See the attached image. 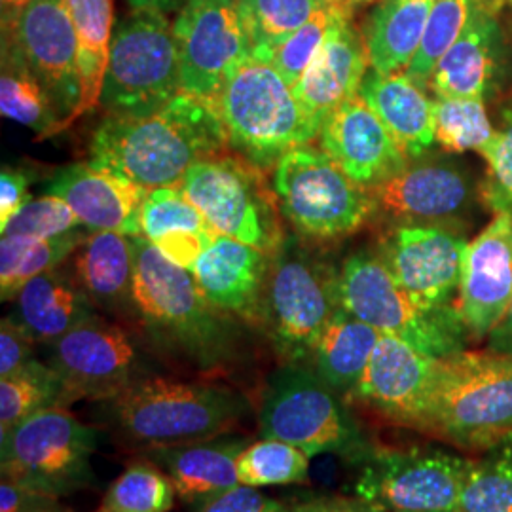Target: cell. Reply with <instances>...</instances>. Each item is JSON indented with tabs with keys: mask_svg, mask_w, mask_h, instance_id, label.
I'll return each instance as SVG.
<instances>
[{
	"mask_svg": "<svg viewBox=\"0 0 512 512\" xmlns=\"http://www.w3.org/2000/svg\"><path fill=\"white\" fill-rule=\"evenodd\" d=\"M317 141L323 152L365 188L385 183L410 162L359 93L330 114Z\"/></svg>",
	"mask_w": 512,
	"mask_h": 512,
	"instance_id": "23",
	"label": "cell"
},
{
	"mask_svg": "<svg viewBox=\"0 0 512 512\" xmlns=\"http://www.w3.org/2000/svg\"><path fill=\"white\" fill-rule=\"evenodd\" d=\"M50 346V363L61 378L69 403L109 401L139 376V355L126 330L93 313Z\"/></svg>",
	"mask_w": 512,
	"mask_h": 512,
	"instance_id": "17",
	"label": "cell"
},
{
	"mask_svg": "<svg viewBox=\"0 0 512 512\" xmlns=\"http://www.w3.org/2000/svg\"><path fill=\"white\" fill-rule=\"evenodd\" d=\"M230 145L217 101L181 92L145 116H107L88 164L145 190L181 184L190 167Z\"/></svg>",
	"mask_w": 512,
	"mask_h": 512,
	"instance_id": "1",
	"label": "cell"
},
{
	"mask_svg": "<svg viewBox=\"0 0 512 512\" xmlns=\"http://www.w3.org/2000/svg\"><path fill=\"white\" fill-rule=\"evenodd\" d=\"M2 478L65 497L93 484L97 431L65 406L40 410L0 437Z\"/></svg>",
	"mask_w": 512,
	"mask_h": 512,
	"instance_id": "10",
	"label": "cell"
},
{
	"mask_svg": "<svg viewBox=\"0 0 512 512\" xmlns=\"http://www.w3.org/2000/svg\"><path fill=\"white\" fill-rule=\"evenodd\" d=\"M88 236L71 232L57 238L0 239V296L14 300L27 281L57 268L65 258L76 253Z\"/></svg>",
	"mask_w": 512,
	"mask_h": 512,
	"instance_id": "35",
	"label": "cell"
},
{
	"mask_svg": "<svg viewBox=\"0 0 512 512\" xmlns=\"http://www.w3.org/2000/svg\"><path fill=\"white\" fill-rule=\"evenodd\" d=\"M351 19L353 12H346L334 21L319 52L293 88L311 139H317L334 110L359 93L370 69L365 38Z\"/></svg>",
	"mask_w": 512,
	"mask_h": 512,
	"instance_id": "22",
	"label": "cell"
},
{
	"mask_svg": "<svg viewBox=\"0 0 512 512\" xmlns=\"http://www.w3.org/2000/svg\"><path fill=\"white\" fill-rule=\"evenodd\" d=\"M340 308L338 275L296 253L275 256L266 281L262 323L275 348L302 365Z\"/></svg>",
	"mask_w": 512,
	"mask_h": 512,
	"instance_id": "12",
	"label": "cell"
},
{
	"mask_svg": "<svg viewBox=\"0 0 512 512\" xmlns=\"http://www.w3.org/2000/svg\"><path fill=\"white\" fill-rule=\"evenodd\" d=\"M327 0H238L243 27L262 59L298 31Z\"/></svg>",
	"mask_w": 512,
	"mask_h": 512,
	"instance_id": "37",
	"label": "cell"
},
{
	"mask_svg": "<svg viewBox=\"0 0 512 512\" xmlns=\"http://www.w3.org/2000/svg\"><path fill=\"white\" fill-rule=\"evenodd\" d=\"M512 302V215H494L467 243L458 306L471 344L486 342Z\"/></svg>",
	"mask_w": 512,
	"mask_h": 512,
	"instance_id": "21",
	"label": "cell"
},
{
	"mask_svg": "<svg viewBox=\"0 0 512 512\" xmlns=\"http://www.w3.org/2000/svg\"><path fill=\"white\" fill-rule=\"evenodd\" d=\"M217 107L230 147L258 169L313 141L293 86L268 61L249 57L236 67L220 90Z\"/></svg>",
	"mask_w": 512,
	"mask_h": 512,
	"instance_id": "6",
	"label": "cell"
},
{
	"mask_svg": "<svg viewBox=\"0 0 512 512\" xmlns=\"http://www.w3.org/2000/svg\"><path fill=\"white\" fill-rule=\"evenodd\" d=\"M300 512H380L359 497H311Z\"/></svg>",
	"mask_w": 512,
	"mask_h": 512,
	"instance_id": "49",
	"label": "cell"
},
{
	"mask_svg": "<svg viewBox=\"0 0 512 512\" xmlns=\"http://www.w3.org/2000/svg\"><path fill=\"white\" fill-rule=\"evenodd\" d=\"M302 503L304 501H281L258 492V488L239 484L226 494L215 497L196 512H300Z\"/></svg>",
	"mask_w": 512,
	"mask_h": 512,
	"instance_id": "45",
	"label": "cell"
},
{
	"mask_svg": "<svg viewBox=\"0 0 512 512\" xmlns=\"http://www.w3.org/2000/svg\"><path fill=\"white\" fill-rule=\"evenodd\" d=\"M342 399L313 368L281 366L262 395L260 435L294 444L310 458L330 454L359 463L372 448Z\"/></svg>",
	"mask_w": 512,
	"mask_h": 512,
	"instance_id": "5",
	"label": "cell"
},
{
	"mask_svg": "<svg viewBox=\"0 0 512 512\" xmlns=\"http://www.w3.org/2000/svg\"><path fill=\"white\" fill-rule=\"evenodd\" d=\"M141 236L171 262L192 272L196 260L219 236L179 184L150 190L139 213Z\"/></svg>",
	"mask_w": 512,
	"mask_h": 512,
	"instance_id": "28",
	"label": "cell"
},
{
	"mask_svg": "<svg viewBox=\"0 0 512 512\" xmlns=\"http://www.w3.org/2000/svg\"><path fill=\"white\" fill-rule=\"evenodd\" d=\"M16 302L19 321L40 344H52L95 313L76 277L59 268L27 281Z\"/></svg>",
	"mask_w": 512,
	"mask_h": 512,
	"instance_id": "30",
	"label": "cell"
},
{
	"mask_svg": "<svg viewBox=\"0 0 512 512\" xmlns=\"http://www.w3.org/2000/svg\"><path fill=\"white\" fill-rule=\"evenodd\" d=\"M435 143L448 154L484 150L494 141L495 126L488 105L480 99L435 97Z\"/></svg>",
	"mask_w": 512,
	"mask_h": 512,
	"instance_id": "38",
	"label": "cell"
},
{
	"mask_svg": "<svg viewBox=\"0 0 512 512\" xmlns=\"http://www.w3.org/2000/svg\"><path fill=\"white\" fill-rule=\"evenodd\" d=\"M35 336L14 317L0 323V378H8L35 361Z\"/></svg>",
	"mask_w": 512,
	"mask_h": 512,
	"instance_id": "46",
	"label": "cell"
},
{
	"mask_svg": "<svg viewBox=\"0 0 512 512\" xmlns=\"http://www.w3.org/2000/svg\"><path fill=\"white\" fill-rule=\"evenodd\" d=\"M69 399L54 368L31 361L8 378H0V437L40 410L67 406Z\"/></svg>",
	"mask_w": 512,
	"mask_h": 512,
	"instance_id": "36",
	"label": "cell"
},
{
	"mask_svg": "<svg viewBox=\"0 0 512 512\" xmlns=\"http://www.w3.org/2000/svg\"><path fill=\"white\" fill-rule=\"evenodd\" d=\"M488 0H435L427 27L423 33L420 50L412 59L406 74L427 90L429 78L440 57L446 54L459 35L465 31L476 10Z\"/></svg>",
	"mask_w": 512,
	"mask_h": 512,
	"instance_id": "41",
	"label": "cell"
},
{
	"mask_svg": "<svg viewBox=\"0 0 512 512\" xmlns=\"http://www.w3.org/2000/svg\"><path fill=\"white\" fill-rule=\"evenodd\" d=\"M181 92L173 25L164 14L133 10L114 29L99 107L109 116H145Z\"/></svg>",
	"mask_w": 512,
	"mask_h": 512,
	"instance_id": "9",
	"label": "cell"
},
{
	"mask_svg": "<svg viewBox=\"0 0 512 512\" xmlns=\"http://www.w3.org/2000/svg\"><path fill=\"white\" fill-rule=\"evenodd\" d=\"M78 38V73L82 97L74 120L99 107L109 65L114 0H69Z\"/></svg>",
	"mask_w": 512,
	"mask_h": 512,
	"instance_id": "33",
	"label": "cell"
},
{
	"mask_svg": "<svg viewBox=\"0 0 512 512\" xmlns=\"http://www.w3.org/2000/svg\"><path fill=\"white\" fill-rule=\"evenodd\" d=\"M65 509L67 507L61 505V497L44 494L8 478H2L0 512H59Z\"/></svg>",
	"mask_w": 512,
	"mask_h": 512,
	"instance_id": "47",
	"label": "cell"
},
{
	"mask_svg": "<svg viewBox=\"0 0 512 512\" xmlns=\"http://www.w3.org/2000/svg\"><path fill=\"white\" fill-rule=\"evenodd\" d=\"M31 73L50 93L61 116V131L73 124L82 97L78 38L69 0H31L14 27L2 31Z\"/></svg>",
	"mask_w": 512,
	"mask_h": 512,
	"instance_id": "19",
	"label": "cell"
},
{
	"mask_svg": "<svg viewBox=\"0 0 512 512\" xmlns=\"http://www.w3.org/2000/svg\"><path fill=\"white\" fill-rule=\"evenodd\" d=\"M359 95L410 160L431 150L435 143V103L406 71L384 74L368 69Z\"/></svg>",
	"mask_w": 512,
	"mask_h": 512,
	"instance_id": "27",
	"label": "cell"
},
{
	"mask_svg": "<svg viewBox=\"0 0 512 512\" xmlns=\"http://www.w3.org/2000/svg\"><path fill=\"white\" fill-rule=\"evenodd\" d=\"M97 512H103V511H97Z\"/></svg>",
	"mask_w": 512,
	"mask_h": 512,
	"instance_id": "56",
	"label": "cell"
},
{
	"mask_svg": "<svg viewBox=\"0 0 512 512\" xmlns=\"http://www.w3.org/2000/svg\"><path fill=\"white\" fill-rule=\"evenodd\" d=\"M503 0H488L442 55L429 78L427 92L435 97L499 101L511 86L512 38L503 21Z\"/></svg>",
	"mask_w": 512,
	"mask_h": 512,
	"instance_id": "18",
	"label": "cell"
},
{
	"mask_svg": "<svg viewBox=\"0 0 512 512\" xmlns=\"http://www.w3.org/2000/svg\"><path fill=\"white\" fill-rule=\"evenodd\" d=\"M103 404L110 429L145 450L228 435L251 408L232 387L158 376L137 380Z\"/></svg>",
	"mask_w": 512,
	"mask_h": 512,
	"instance_id": "3",
	"label": "cell"
},
{
	"mask_svg": "<svg viewBox=\"0 0 512 512\" xmlns=\"http://www.w3.org/2000/svg\"><path fill=\"white\" fill-rule=\"evenodd\" d=\"M435 0H380L365 21L370 69L378 73L406 71L420 50Z\"/></svg>",
	"mask_w": 512,
	"mask_h": 512,
	"instance_id": "31",
	"label": "cell"
},
{
	"mask_svg": "<svg viewBox=\"0 0 512 512\" xmlns=\"http://www.w3.org/2000/svg\"><path fill=\"white\" fill-rule=\"evenodd\" d=\"M378 213L397 224H435L465 232L480 202L475 171L456 154L425 152L370 188Z\"/></svg>",
	"mask_w": 512,
	"mask_h": 512,
	"instance_id": "13",
	"label": "cell"
},
{
	"mask_svg": "<svg viewBox=\"0 0 512 512\" xmlns=\"http://www.w3.org/2000/svg\"><path fill=\"white\" fill-rule=\"evenodd\" d=\"M274 192L294 228L317 241L353 236L378 215L370 188L311 145L289 150L275 164Z\"/></svg>",
	"mask_w": 512,
	"mask_h": 512,
	"instance_id": "7",
	"label": "cell"
},
{
	"mask_svg": "<svg viewBox=\"0 0 512 512\" xmlns=\"http://www.w3.org/2000/svg\"><path fill=\"white\" fill-rule=\"evenodd\" d=\"M74 277L95 306L135 311V238L118 232H93L74 253Z\"/></svg>",
	"mask_w": 512,
	"mask_h": 512,
	"instance_id": "29",
	"label": "cell"
},
{
	"mask_svg": "<svg viewBox=\"0 0 512 512\" xmlns=\"http://www.w3.org/2000/svg\"><path fill=\"white\" fill-rule=\"evenodd\" d=\"M482 158L486 173L480 179V202L494 215H512V95L499 107V126Z\"/></svg>",
	"mask_w": 512,
	"mask_h": 512,
	"instance_id": "43",
	"label": "cell"
},
{
	"mask_svg": "<svg viewBox=\"0 0 512 512\" xmlns=\"http://www.w3.org/2000/svg\"><path fill=\"white\" fill-rule=\"evenodd\" d=\"M80 224L73 209L57 196H42L29 200L2 228L8 238L46 239L65 236Z\"/></svg>",
	"mask_w": 512,
	"mask_h": 512,
	"instance_id": "44",
	"label": "cell"
},
{
	"mask_svg": "<svg viewBox=\"0 0 512 512\" xmlns=\"http://www.w3.org/2000/svg\"><path fill=\"white\" fill-rule=\"evenodd\" d=\"M465 232L435 224H395L376 255L408 296L427 311L458 308Z\"/></svg>",
	"mask_w": 512,
	"mask_h": 512,
	"instance_id": "15",
	"label": "cell"
},
{
	"mask_svg": "<svg viewBox=\"0 0 512 512\" xmlns=\"http://www.w3.org/2000/svg\"><path fill=\"white\" fill-rule=\"evenodd\" d=\"M31 4V0H0V18H2V31L16 25L21 12Z\"/></svg>",
	"mask_w": 512,
	"mask_h": 512,
	"instance_id": "52",
	"label": "cell"
},
{
	"mask_svg": "<svg viewBox=\"0 0 512 512\" xmlns=\"http://www.w3.org/2000/svg\"><path fill=\"white\" fill-rule=\"evenodd\" d=\"M459 511L512 512V435L473 463Z\"/></svg>",
	"mask_w": 512,
	"mask_h": 512,
	"instance_id": "42",
	"label": "cell"
},
{
	"mask_svg": "<svg viewBox=\"0 0 512 512\" xmlns=\"http://www.w3.org/2000/svg\"><path fill=\"white\" fill-rule=\"evenodd\" d=\"M473 463L439 448H372L357 463L355 497L380 512L459 511Z\"/></svg>",
	"mask_w": 512,
	"mask_h": 512,
	"instance_id": "11",
	"label": "cell"
},
{
	"mask_svg": "<svg viewBox=\"0 0 512 512\" xmlns=\"http://www.w3.org/2000/svg\"><path fill=\"white\" fill-rule=\"evenodd\" d=\"M505 2V6H511L512 8V0H503Z\"/></svg>",
	"mask_w": 512,
	"mask_h": 512,
	"instance_id": "53",
	"label": "cell"
},
{
	"mask_svg": "<svg viewBox=\"0 0 512 512\" xmlns=\"http://www.w3.org/2000/svg\"><path fill=\"white\" fill-rule=\"evenodd\" d=\"M270 268L268 253L219 234L196 260L192 275L213 308L258 323Z\"/></svg>",
	"mask_w": 512,
	"mask_h": 512,
	"instance_id": "24",
	"label": "cell"
},
{
	"mask_svg": "<svg viewBox=\"0 0 512 512\" xmlns=\"http://www.w3.org/2000/svg\"><path fill=\"white\" fill-rule=\"evenodd\" d=\"M29 200V175L23 169L4 165L0 173V228Z\"/></svg>",
	"mask_w": 512,
	"mask_h": 512,
	"instance_id": "48",
	"label": "cell"
},
{
	"mask_svg": "<svg viewBox=\"0 0 512 512\" xmlns=\"http://www.w3.org/2000/svg\"><path fill=\"white\" fill-rule=\"evenodd\" d=\"M131 10H137V12H158V14H164L169 16L173 12H181L188 0H126Z\"/></svg>",
	"mask_w": 512,
	"mask_h": 512,
	"instance_id": "51",
	"label": "cell"
},
{
	"mask_svg": "<svg viewBox=\"0 0 512 512\" xmlns=\"http://www.w3.org/2000/svg\"><path fill=\"white\" fill-rule=\"evenodd\" d=\"M238 475L239 484L251 488L304 484L310 475V456L285 440H256L241 452Z\"/></svg>",
	"mask_w": 512,
	"mask_h": 512,
	"instance_id": "39",
	"label": "cell"
},
{
	"mask_svg": "<svg viewBox=\"0 0 512 512\" xmlns=\"http://www.w3.org/2000/svg\"><path fill=\"white\" fill-rule=\"evenodd\" d=\"M444 512H463V511H444Z\"/></svg>",
	"mask_w": 512,
	"mask_h": 512,
	"instance_id": "55",
	"label": "cell"
},
{
	"mask_svg": "<svg viewBox=\"0 0 512 512\" xmlns=\"http://www.w3.org/2000/svg\"><path fill=\"white\" fill-rule=\"evenodd\" d=\"M0 110L4 118L33 129L40 139L61 131V116L50 93L31 73L8 38H2Z\"/></svg>",
	"mask_w": 512,
	"mask_h": 512,
	"instance_id": "34",
	"label": "cell"
},
{
	"mask_svg": "<svg viewBox=\"0 0 512 512\" xmlns=\"http://www.w3.org/2000/svg\"><path fill=\"white\" fill-rule=\"evenodd\" d=\"M437 368V357L421 353L397 336L382 334L348 401L365 404L389 423L423 433Z\"/></svg>",
	"mask_w": 512,
	"mask_h": 512,
	"instance_id": "20",
	"label": "cell"
},
{
	"mask_svg": "<svg viewBox=\"0 0 512 512\" xmlns=\"http://www.w3.org/2000/svg\"><path fill=\"white\" fill-rule=\"evenodd\" d=\"M183 92L217 101L230 73L253 57L238 0H188L173 23Z\"/></svg>",
	"mask_w": 512,
	"mask_h": 512,
	"instance_id": "16",
	"label": "cell"
},
{
	"mask_svg": "<svg viewBox=\"0 0 512 512\" xmlns=\"http://www.w3.org/2000/svg\"><path fill=\"white\" fill-rule=\"evenodd\" d=\"M253 167L215 156L190 167L179 186L220 236L277 255L279 222Z\"/></svg>",
	"mask_w": 512,
	"mask_h": 512,
	"instance_id": "14",
	"label": "cell"
},
{
	"mask_svg": "<svg viewBox=\"0 0 512 512\" xmlns=\"http://www.w3.org/2000/svg\"><path fill=\"white\" fill-rule=\"evenodd\" d=\"M247 446L249 442L245 439L215 437L150 448L147 458L171 478L184 505L198 511L215 497L239 486L238 459Z\"/></svg>",
	"mask_w": 512,
	"mask_h": 512,
	"instance_id": "26",
	"label": "cell"
},
{
	"mask_svg": "<svg viewBox=\"0 0 512 512\" xmlns=\"http://www.w3.org/2000/svg\"><path fill=\"white\" fill-rule=\"evenodd\" d=\"M46 194L67 203L93 232L141 236L139 213L148 190L90 164L69 165L55 173Z\"/></svg>",
	"mask_w": 512,
	"mask_h": 512,
	"instance_id": "25",
	"label": "cell"
},
{
	"mask_svg": "<svg viewBox=\"0 0 512 512\" xmlns=\"http://www.w3.org/2000/svg\"><path fill=\"white\" fill-rule=\"evenodd\" d=\"M135 311L158 344L200 370L228 365L236 353L234 330L203 296L194 275L135 236Z\"/></svg>",
	"mask_w": 512,
	"mask_h": 512,
	"instance_id": "2",
	"label": "cell"
},
{
	"mask_svg": "<svg viewBox=\"0 0 512 512\" xmlns=\"http://www.w3.org/2000/svg\"><path fill=\"white\" fill-rule=\"evenodd\" d=\"M59 512H71V509H65V511H59Z\"/></svg>",
	"mask_w": 512,
	"mask_h": 512,
	"instance_id": "54",
	"label": "cell"
},
{
	"mask_svg": "<svg viewBox=\"0 0 512 512\" xmlns=\"http://www.w3.org/2000/svg\"><path fill=\"white\" fill-rule=\"evenodd\" d=\"M486 349L495 351V353H505L512 355V302L509 306L507 315L503 317V321L495 327L494 332L488 336L486 340Z\"/></svg>",
	"mask_w": 512,
	"mask_h": 512,
	"instance_id": "50",
	"label": "cell"
},
{
	"mask_svg": "<svg viewBox=\"0 0 512 512\" xmlns=\"http://www.w3.org/2000/svg\"><path fill=\"white\" fill-rule=\"evenodd\" d=\"M380 336V330L340 306L313 349V372L348 401L365 376Z\"/></svg>",
	"mask_w": 512,
	"mask_h": 512,
	"instance_id": "32",
	"label": "cell"
},
{
	"mask_svg": "<svg viewBox=\"0 0 512 512\" xmlns=\"http://www.w3.org/2000/svg\"><path fill=\"white\" fill-rule=\"evenodd\" d=\"M340 306L353 317L410 344L425 355L448 357L467 348L469 334L458 308H420L376 253L349 256L338 275Z\"/></svg>",
	"mask_w": 512,
	"mask_h": 512,
	"instance_id": "8",
	"label": "cell"
},
{
	"mask_svg": "<svg viewBox=\"0 0 512 512\" xmlns=\"http://www.w3.org/2000/svg\"><path fill=\"white\" fill-rule=\"evenodd\" d=\"M423 435L486 452L512 435V355L459 351L440 357Z\"/></svg>",
	"mask_w": 512,
	"mask_h": 512,
	"instance_id": "4",
	"label": "cell"
},
{
	"mask_svg": "<svg viewBox=\"0 0 512 512\" xmlns=\"http://www.w3.org/2000/svg\"><path fill=\"white\" fill-rule=\"evenodd\" d=\"M175 497L171 478L152 459H139L110 484L99 511L169 512Z\"/></svg>",
	"mask_w": 512,
	"mask_h": 512,
	"instance_id": "40",
	"label": "cell"
}]
</instances>
